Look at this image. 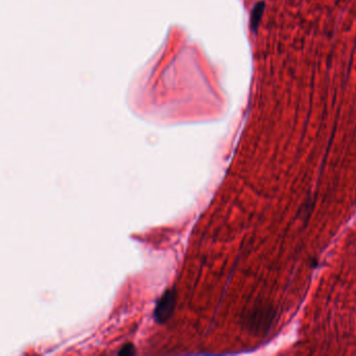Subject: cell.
Segmentation results:
<instances>
[{"label":"cell","mask_w":356,"mask_h":356,"mask_svg":"<svg viewBox=\"0 0 356 356\" xmlns=\"http://www.w3.org/2000/svg\"><path fill=\"white\" fill-rule=\"evenodd\" d=\"M176 291L169 289L158 300L154 310V319L158 324H164L168 322L175 311L176 307Z\"/></svg>","instance_id":"7a4b0ae2"},{"label":"cell","mask_w":356,"mask_h":356,"mask_svg":"<svg viewBox=\"0 0 356 356\" xmlns=\"http://www.w3.org/2000/svg\"><path fill=\"white\" fill-rule=\"evenodd\" d=\"M135 353V347L133 346L132 344H127L125 345L124 347L121 348V350L118 352V354H126V355H130V354H134Z\"/></svg>","instance_id":"3957f363"},{"label":"cell","mask_w":356,"mask_h":356,"mask_svg":"<svg viewBox=\"0 0 356 356\" xmlns=\"http://www.w3.org/2000/svg\"><path fill=\"white\" fill-rule=\"evenodd\" d=\"M276 319V310L270 303L255 304L243 316V326L247 331L255 337H265L269 335Z\"/></svg>","instance_id":"6da1fadb"}]
</instances>
